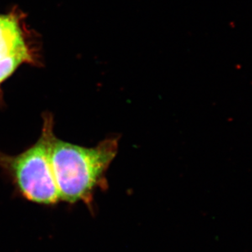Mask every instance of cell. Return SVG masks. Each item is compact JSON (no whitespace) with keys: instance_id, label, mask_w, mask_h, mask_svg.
<instances>
[{"instance_id":"obj_3","label":"cell","mask_w":252,"mask_h":252,"mask_svg":"<svg viewBox=\"0 0 252 252\" xmlns=\"http://www.w3.org/2000/svg\"><path fill=\"white\" fill-rule=\"evenodd\" d=\"M37 61L22 15L16 10L0 14V85L20 65L35 64Z\"/></svg>"},{"instance_id":"obj_1","label":"cell","mask_w":252,"mask_h":252,"mask_svg":"<svg viewBox=\"0 0 252 252\" xmlns=\"http://www.w3.org/2000/svg\"><path fill=\"white\" fill-rule=\"evenodd\" d=\"M117 138H107L85 148L55 138L51 158L60 200L90 202L93 193L106 185V173L118 153Z\"/></svg>"},{"instance_id":"obj_2","label":"cell","mask_w":252,"mask_h":252,"mask_svg":"<svg viewBox=\"0 0 252 252\" xmlns=\"http://www.w3.org/2000/svg\"><path fill=\"white\" fill-rule=\"evenodd\" d=\"M54 128V117L45 113L41 134L34 145L18 155L0 153V166L22 196L35 203L53 205L60 201L52 165V147L56 138Z\"/></svg>"}]
</instances>
